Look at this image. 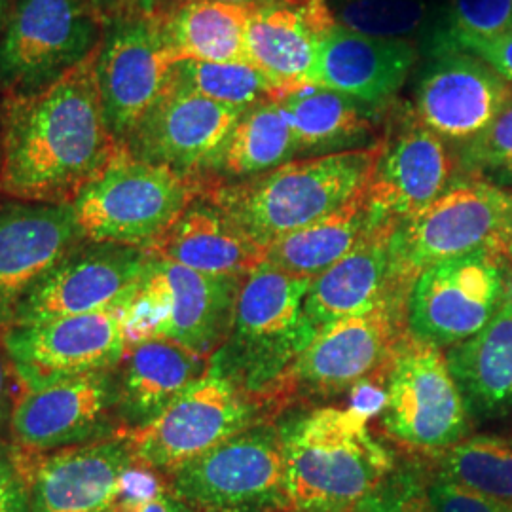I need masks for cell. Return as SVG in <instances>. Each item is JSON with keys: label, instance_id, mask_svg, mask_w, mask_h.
Listing matches in <instances>:
<instances>
[{"label": "cell", "instance_id": "9a60e30c", "mask_svg": "<svg viewBox=\"0 0 512 512\" xmlns=\"http://www.w3.org/2000/svg\"><path fill=\"white\" fill-rule=\"evenodd\" d=\"M243 112L169 82L122 147L141 162L203 184Z\"/></svg>", "mask_w": 512, "mask_h": 512}, {"label": "cell", "instance_id": "7c38bea8", "mask_svg": "<svg viewBox=\"0 0 512 512\" xmlns=\"http://www.w3.org/2000/svg\"><path fill=\"white\" fill-rule=\"evenodd\" d=\"M384 431L437 456L469 437L471 416L440 349L404 336L385 376Z\"/></svg>", "mask_w": 512, "mask_h": 512}, {"label": "cell", "instance_id": "f1b7e54d", "mask_svg": "<svg viewBox=\"0 0 512 512\" xmlns=\"http://www.w3.org/2000/svg\"><path fill=\"white\" fill-rule=\"evenodd\" d=\"M444 355L471 418L494 420L511 414L512 281L490 323Z\"/></svg>", "mask_w": 512, "mask_h": 512}, {"label": "cell", "instance_id": "e0dca14e", "mask_svg": "<svg viewBox=\"0 0 512 512\" xmlns=\"http://www.w3.org/2000/svg\"><path fill=\"white\" fill-rule=\"evenodd\" d=\"M173 65L160 16L107 23L97 52V84L107 126L120 145L165 92Z\"/></svg>", "mask_w": 512, "mask_h": 512}, {"label": "cell", "instance_id": "5b68a950", "mask_svg": "<svg viewBox=\"0 0 512 512\" xmlns=\"http://www.w3.org/2000/svg\"><path fill=\"white\" fill-rule=\"evenodd\" d=\"M202 183L133 158L120 147L110 164L74 198L84 239L148 251L202 190Z\"/></svg>", "mask_w": 512, "mask_h": 512}, {"label": "cell", "instance_id": "52a82bcc", "mask_svg": "<svg viewBox=\"0 0 512 512\" xmlns=\"http://www.w3.org/2000/svg\"><path fill=\"white\" fill-rule=\"evenodd\" d=\"M406 336V298L389 296L376 308L317 330L266 403L330 399L382 374Z\"/></svg>", "mask_w": 512, "mask_h": 512}, {"label": "cell", "instance_id": "b9f144b4", "mask_svg": "<svg viewBox=\"0 0 512 512\" xmlns=\"http://www.w3.org/2000/svg\"><path fill=\"white\" fill-rule=\"evenodd\" d=\"M167 492L171 490L165 486L160 471L133 458L118 478L114 503H143Z\"/></svg>", "mask_w": 512, "mask_h": 512}, {"label": "cell", "instance_id": "8d00e7d4", "mask_svg": "<svg viewBox=\"0 0 512 512\" xmlns=\"http://www.w3.org/2000/svg\"><path fill=\"white\" fill-rule=\"evenodd\" d=\"M427 478L416 463L395 467L382 486L355 509L359 512H435L427 494Z\"/></svg>", "mask_w": 512, "mask_h": 512}, {"label": "cell", "instance_id": "d4e9b609", "mask_svg": "<svg viewBox=\"0 0 512 512\" xmlns=\"http://www.w3.org/2000/svg\"><path fill=\"white\" fill-rule=\"evenodd\" d=\"M148 253L202 274L239 279L264 262V249L203 188Z\"/></svg>", "mask_w": 512, "mask_h": 512}, {"label": "cell", "instance_id": "7a4b0ae2", "mask_svg": "<svg viewBox=\"0 0 512 512\" xmlns=\"http://www.w3.org/2000/svg\"><path fill=\"white\" fill-rule=\"evenodd\" d=\"M348 408L319 406L279 423L289 512L355 509L395 471V458Z\"/></svg>", "mask_w": 512, "mask_h": 512}, {"label": "cell", "instance_id": "f6af8a7d", "mask_svg": "<svg viewBox=\"0 0 512 512\" xmlns=\"http://www.w3.org/2000/svg\"><path fill=\"white\" fill-rule=\"evenodd\" d=\"M109 512H198L188 507L179 497L167 494L154 497L143 503H112Z\"/></svg>", "mask_w": 512, "mask_h": 512}, {"label": "cell", "instance_id": "d6986e66", "mask_svg": "<svg viewBox=\"0 0 512 512\" xmlns=\"http://www.w3.org/2000/svg\"><path fill=\"white\" fill-rule=\"evenodd\" d=\"M511 101V86L482 59L440 50L423 71L414 114L442 141L459 147L488 128Z\"/></svg>", "mask_w": 512, "mask_h": 512}, {"label": "cell", "instance_id": "2e32d148", "mask_svg": "<svg viewBox=\"0 0 512 512\" xmlns=\"http://www.w3.org/2000/svg\"><path fill=\"white\" fill-rule=\"evenodd\" d=\"M116 368L21 395L10 433L33 454L59 452L124 435Z\"/></svg>", "mask_w": 512, "mask_h": 512}, {"label": "cell", "instance_id": "74e56055", "mask_svg": "<svg viewBox=\"0 0 512 512\" xmlns=\"http://www.w3.org/2000/svg\"><path fill=\"white\" fill-rule=\"evenodd\" d=\"M512 29V0H452L446 37L494 38Z\"/></svg>", "mask_w": 512, "mask_h": 512}, {"label": "cell", "instance_id": "4dcf8cb0", "mask_svg": "<svg viewBox=\"0 0 512 512\" xmlns=\"http://www.w3.org/2000/svg\"><path fill=\"white\" fill-rule=\"evenodd\" d=\"M385 222L393 220L382 219L372 209L365 190L329 217L275 239L264 249V262L279 272L315 279Z\"/></svg>", "mask_w": 512, "mask_h": 512}, {"label": "cell", "instance_id": "681fc988", "mask_svg": "<svg viewBox=\"0 0 512 512\" xmlns=\"http://www.w3.org/2000/svg\"><path fill=\"white\" fill-rule=\"evenodd\" d=\"M2 137H4V95L0 93V171H2Z\"/></svg>", "mask_w": 512, "mask_h": 512}, {"label": "cell", "instance_id": "1f68e13d", "mask_svg": "<svg viewBox=\"0 0 512 512\" xmlns=\"http://www.w3.org/2000/svg\"><path fill=\"white\" fill-rule=\"evenodd\" d=\"M296 158L293 128L279 103L270 99L243 112L203 184L247 181Z\"/></svg>", "mask_w": 512, "mask_h": 512}, {"label": "cell", "instance_id": "5bb4252c", "mask_svg": "<svg viewBox=\"0 0 512 512\" xmlns=\"http://www.w3.org/2000/svg\"><path fill=\"white\" fill-rule=\"evenodd\" d=\"M150 253L139 247L82 239L21 304L16 325L124 310L147 272Z\"/></svg>", "mask_w": 512, "mask_h": 512}, {"label": "cell", "instance_id": "9c48e42d", "mask_svg": "<svg viewBox=\"0 0 512 512\" xmlns=\"http://www.w3.org/2000/svg\"><path fill=\"white\" fill-rule=\"evenodd\" d=\"M511 205V190L469 177L454 179L429 207L395 222L391 264L397 287L408 293L429 266L494 247Z\"/></svg>", "mask_w": 512, "mask_h": 512}, {"label": "cell", "instance_id": "c3c4849f", "mask_svg": "<svg viewBox=\"0 0 512 512\" xmlns=\"http://www.w3.org/2000/svg\"><path fill=\"white\" fill-rule=\"evenodd\" d=\"M14 4H16V0H0V31H2L6 19L10 16Z\"/></svg>", "mask_w": 512, "mask_h": 512}, {"label": "cell", "instance_id": "ab89813d", "mask_svg": "<svg viewBox=\"0 0 512 512\" xmlns=\"http://www.w3.org/2000/svg\"><path fill=\"white\" fill-rule=\"evenodd\" d=\"M458 50L475 55L490 65L512 88V29L494 38L446 37L435 40V52Z\"/></svg>", "mask_w": 512, "mask_h": 512}, {"label": "cell", "instance_id": "7dc6e473", "mask_svg": "<svg viewBox=\"0 0 512 512\" xmlns=\"http://www.w3.org/2000/svg\"><path fill=\"white\" fill-rule=\"evenodd\" d=\"M175 2H183V0H175ZM217 2H226V4H238V6H245V8H256L262 4H268L272 0H217Z\"/></svg>", "mask_w": 512, "mask_h": 512}, {"label": "cell", "instance_id": "30bf717a", "mask_svg": "<svg viewBox=\"0 0 512 512\" xmlns=\"http://www.w3.org/2000/svg\"><path fill=\"white\" fill-rule=\"evenodd\" d=\"M509 287V262L494 247L429 266L410 285L406 332L440 351L456 348L490 323Z\"/></svg>", "mask_w": 512, "mask_h": 512}, {"label": "cell", "instance_id": "ba28073f", "mask_svg": "<svg viewBox=\"0 0 512 512\" xmlns=\"http://www.w3.org/2000/svg\"><path fill=\"white\" fill-rule=\"evenodd\" d=\"M194 511L289 512L279 423L262 420L169 475Z\"/></svg>", "mask_w": 512, "mask_h": 512}, {"label": "cell", "instance_id": "ac0fdd59", "mask_svg": "<svg viewBox=\"0 0 512 512\" xmlns=\"http://www.w3.org/2000/svg\"><path fill=\"white\" fill-rule=\"evenodd\" d=\"M84 239L73 203L25 202L0 194V330Z\"/></svg>", "mask_w": 512, "mask_h": 512}, {"label": "cell", "instance_id": "8fae6325", "mask_svg": "<svg viewBox=\"0 0 512 512\" xmlns=\"http://www.w3.org/2000/svg\"><path fill=\"white\" fill-rule=\"evenodd\" d=\"M258 401L211 365L183 397L158 420L126 433L133 458L173 475L194 459L236 437L258 421L268 420Z\"/></svg>", "mask_w": 512, "mask_h": 512}, {"label": "cell", "instance_id": "277c9868", "mask_svg": "<svg viewBox=\"0 0 512 512\" xmlns=\"http://www.w3.org/2000/svg\"><path fill=\"white\" fill-rule=\"evenodd\" d=\"M311 281L262 262L243 279L230 334L211 355V365L264 404L317 334L304 308Z\"/></svg>", "mask_w": 512, "mask_h": 512}, {"label": "cell", "instance_id": "f35d334b", "mask_svg": "<svg viewBox=\"0 0 512 512\" xmlns=\"http://www.w3.org/2000/svg\"><path fill=\"white\" fill-rule=\"evenodd\" d=\"M27 450L0 439V512H31Z\"/></svg>", "mask_w": 512, "mask_h": 512}, {"label": "cell", "instance_id": "8992f818", "mask_svg": "<svg viewBox=\"0 0 512 512\" xmlns=\"http://www.w3.org/2000/svg\"><path fill=\"white\" fill-rule=\"evenodd\" d=\"M105 29L93 0H16L0 31V93L27 97L54 86L99 52Z\"/></svg>", "mask_w": 512, "mask_h": 512}, {"label": "cell", "instance_id": "bcb514c9", "mask_svg": "<svg viewBox=\"0 0 512 512\" xmlns=\"http://www.w3.org/2000/svg\"><path fill=\"white\" fill-rule=\"evenodd\" d=\"M494 249L499 251V255L503 256L509 264H512V205L495 238Z\"/></svg>", "mask_w": 512, "mask_h": 512}, {"label": "cell", "instance_id": "d590c367", "mask_svg": "<svg viewBox=\"0 0 512 512\" xmlns=\"http://www.w3.org/2000/svg\"><path fill=\"white\" fill-rule=\"evenodd\" d=\"M456 165L463 177L512 192V101L475 139L459 145Z\"/></svg>", "mask_w": 512, "mask_h": 512}, {"label": "cell", "instance_id": "7bdbcfd3", "mask_svg": "<svg viewBox=\"0 0 512 512\" xmlns=\"http://www.w3.org/2000/svg\"><path fill=\"white\" fill-rule=\"evenodd\" d=\"M21 385L23 384L14 370L6 349L0 344V435L4 431H10L16 404L23 395Z\"/></svg>", "mask_w": 512, "mask_h": 512}, {"label": "cell", "instance_id": "f546056e", "mask_svg": "<svg viewBox=\"0 0 512 512\" xmlns=\"http://www.w3.org/2000/svg\"><path fill=\"white\" fill-rule=\"evenodd\" d=\"M251 8L217 0H183L160 14L165 46L175 63H249Z\"/></svg>", "mask_w": 512, "mask_h": 512}, {"label": "cell", "instance_id": "4fadbf2b", "mask_svg": "<svg viewBox=\"0 0 512 512\" xmlns=\"http://www.w3.org/2000/svg\"><path fill=\"white\" fill-rule=\"evenodd\" d=\"M122 311L59 317L4 330L2 346L25 391L118 368L128 351Z\"/></svg>", "mask_w": 512, "mask_h": 512}, {"label": "cell", "instance_id": "836d02e7", "mask_svg": "<svg viewBox=\"0 0 512 512\" xmlns=\"http://www.w3.org/2000/svg\"><path fill=\"white\" fill-rule=\"evenodd\" d=\"M169 82L236 109H251L275 99L270 80L249 63L179 61L173 65Z\"/></svg>", "mask_w": 512, "mask_h": 512}, {"label": "cell", "instance_id": "44dd1931", "mask_svg": "<svg viewBox=\"0 0 512 512\" xmlns=\"http://www.w3.org/2000/svg\"><path fill=\"white\" fill-rule=\"evenodd\" d=\"M332 18L329 0H272L251 8L247 57L274 86L275 99L311 82Z\"/></svg>", "mask_w": 512, "mask_h": 512}, {"label": "cell", "instance_id": "ee69618b", "mask_svg": "<svg viewBox=\"0 0 512 512\" xmlns=\"http://www.w3.org/2000/svg\"><path fill=\"white\" fill-rule=\"evenodd\" d=\"M93 4L107 23L114 19L156 18L167 8V0H93Z\"/></svg>", "mask_w": 512, "mask_h": 512}, {"label": "cell", "instance_id": "3957f363", "mask_svg": "<svg viewBox=\"0 0 512 512\" xmlns=\"http://www.w3.org/2000/svg\"><path fill=\"white\" fill-rule=\"evenodd\" d=\"M378 147L298 158L247 181L202 188L260 249H266L275 239L325 219L359 198L372 179Z\"/></svg>", "mask_w": 512, "mask_h": 512}, {"label": "cell", "instance_id": "cb8c5ba5", "mask_svg": "<svg viewBox=\"0 0 512 512\" xmlns=\"http://www.w3.org/2000/svg\"><path fill=\"white\" fill-rule=\"evenodd\" d=\"M395 222L376 226L348 255L311 281L304 308L315 329L372 310L389 296L408 298L393 279L391 234Z\"/></svg>", "mask_w": 512, "mask_h": 512}, {"label": "cell", "instance_id": "ffe728a7", "mask_svg": "<svg viewBox=\"0 0 512 512\" xmlns=\"http://www.w3.org/2000/svg\"><path fill=\"white\" fill-rule=\"evenodd\" d=\"M454 167L446 141L425 128L416 114L406 116L380 141L366 198L382 219H408L454 183Z\"/></svg>", "mask_w": 512, "mask_h": 512}, {"label": "cell", "instance_id": "484cf974", "mask_svg": "<svg viewBox=\"0 0 512 512\" xmlns=\"http://www.w3.org/2000/svg\"><path fill=\"white\" fill-rule=\"evenodd\" d=\"M209 359L164 338L128 348L116 368L118 414L124 435L158 420L202 378L209 368Z\"/></svg>", "mask_w": 512, "mask_h": 512}, {"label": "cell", "instance_id": "60d3db41", "mask_svg": "<svg viewBox=\"0 0 512 512\" xmlns=\"http://www.w3.org/2000/svg\"><path fill=\"white\" fill-rule=\"evenodd\" d=\"M427 494L435 512H512L511 505L467 490L439 473L429 480Z\"/></svg>", "mask_w": 512, "mask_h": 512}, {"label": "cell", "instance_id": "603a6c76", "mask_svg": "<svg viewBox=\"0 0 512 512\" xmlns=\"http://www.w3.org/2000/svg\"><path fill=\"white\" fill-rule=\"evenodd\" d=\"M131 461L126 435L55 452L33 473L31 512H109Z\"/></svg>", "mask_w": 512, "mask_h": 512}, {"label": "cell", "instance_id": "6da1fadb", "mask_svg": "<svg viewBox=\"0 0 512 512\" xmlns=\"http://www.w3.org/2000/svg\"><path fill=\"white\" fill-rule=\"evenodd\" d=\"M97 84V54L44 92L4 97L0 194L73 203L120 150Z\"/></svg>", "mask_w": 512, "mask_h": 512}, {"label": "cell", "instance_id": "7402d4cb", "mask_svg": "<svg viewBox=\"0 0 512 512\" xmlns=\"http://www.w3.org/2000/svg\"><path fill=\"white\" fill-rule=\"evenodd\" d=\"M416 59L410 40L368 37L334 23L321 42L310 84L382 109L403 88Z\"/></svg>", "mask_w": 512, "mask_h": 512}, {"label": "cell", "instance_id": "83f0119b", "mask_svg": "<svg viewBox=\"0 0 512 512\" xmlns=\"http://www.w3.org/2000/svg\"><path fill=\"white\" fill-rule=\"evenodd\" d=\"M152 258L169 298L162 338L211 357L230 334L243 279L202 274L160 256Z\"/></svg>", "mask_w": 512, "mask_h": 512}, {"label": "cell", "instance_id": "4316f807", "mask_svg": "<svg viewBox=\"0 0 512 512\" xmlns=\"http://www.w3.org/2000/svg\"><path fill=\"white\" fill-rule=\"evenodd\" d=\"M296 137L298 158L370 150L380 145L384 109L346 93L306 84L275 99Z\"/></svg>", "mask_w": 512, "mask_h": 512}, {"label": "cell", "instance_id": "e575fe53", "mask_svg": "<svg viewBox=\"0 0 512 512\" xmlns=\"http://www.w3.org/2000/svg\"><path fill=\"white\" fill-rule=\"evenodd\" d=\"M334 21L361 35L408 40L427 25L425 0H329Z\"/></svg>", "mask_w": 512, "mask_h": 512}, {"label": "cell", "instance_id": "f907efd6", "mask_svg": "<svg viewBox=\"0 0 512 512\" xmlns=\"http://www.w3.org/2000/svg\"><path fill=\"white\" fill-rule=\"evenodd\" d=\"M306 512H359L357 509H340V511H306Z\"/></svg>", "mask_w": 512, "mask_h": 512}, {"label": "cell", "instance_id": "d6a6232c", "mask_svg": "<svg viewBox=\"0 0 512 512\" xmlns=\"http://www.w3.org/2000/svg\"><path fill=\"white\" fill-rule=\"evenodd\" d=\"M439 475L512 507V440L476 435L437 454Z\"/></svg>", "mask_w": 512, "mask_h": 512}]
</instances>
